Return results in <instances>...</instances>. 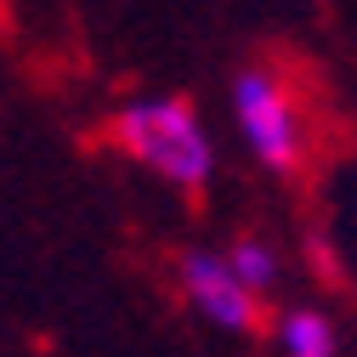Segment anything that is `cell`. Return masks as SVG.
Returning a JSON list of instances; mask_svg holds the SVG:
<instances>
[{"label":"cell","instance_id":"6da1fadb","mask_svg":"<svg viewBox=\"0 0 357 357\" xmlns=\"http://www.w3.org/2000/svg\"><path fill=\"white\" fill-rule=\"evenodd\" d=\"M114 148L142 165L148 176L170 182L176 193H204L215 176V142L188 97H137L108 125Z\"/></svg>","mask_w":357,"mask_h":357},{"label":"cell","instance_id":"7a4b0ae2","mask_svg":"<svg viewBox=\"0 0 357 357\" xmlns=\"http://www.w3.org/2000/svg\"><path fill=\"white\" fill-rule=\"evenodd\" d=\"M233 119L244 130L250 153L273 176H295L306 165V119H301L295 91L278 79V68L250 63L233 74Z\"/></svg>","mask_w":357,"mask_h":357},{"label":"cell","instance_id":"3957f363","mask_svg":"<svg viewBox=\"0 0 357 357\" xmlns=\"http://www.w3.org/2000/svg\"><path fill=\"white\" fill-rule=\"evenodd\" d=\"M176 278H182V295L215 329H227V335H255L261 329V301L227 273V261L215 250H188L182 266H176Z\"/></svg>","mask_w":357,"mask_h":357},{"label":"cell","instance_id":"277c9868","mask_svg":"<svg viewBox=\"0 0 357 357\" xmlns=\"http://www.w3.org/2000/svg\"><path fill=\"white\" fill-rule=\"evenodd\" d=\"M278 346L284 357H340V329L318 306H289L278 318Z\"/></svg>","mask_w":357,"mask_h":357},{"label":"cell","instance_id":"5b68a950","mask_svg":"<svg viewBox=\"0 0 357 357\" xmlns=\"http://www.w3.org/2000/svg\"><path fill=\"white\" fill-rule=\"evenodd\" d=\"M227 261V273L261 301V295H273V284H278V250L266 244L261 233H244V238H233V250L221 255Z\"/></svg>","mask_w":357,"mask_h":357}]
</instances>
